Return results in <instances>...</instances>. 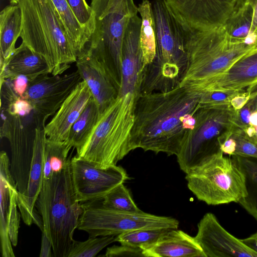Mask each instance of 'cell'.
<instances>
[{"label":"cell","instance_id":"1","mask_svg":"<svg viewBox=\"0 0 257 257\" xmlns=\"http://www.w3.org/2000/svg\"><path fill=\"white\" fill-rule=\"evenodd\" d=\"M201 93L179 85L166 92L137 95L131 151L178 154L195 122Z\"/></svg>","mask_w":257,"mask_h":257},{"label":"cell","instance_id":"2","mask_svg":"<svg viewBox=\"0 0 257 257\" xmlns=\"http://www.w3.org/2000/svg\"><path fill=\"white\" fill-rule=\"evenodd\" d=\"M156 54L142 71L140 93L166 92L178 86L187 65L186 46L191 29L176 17L165 0L151 3Z\"/></svg>","mask_w":257,"mask_h":257},{"label":"cell","instance_id":"3","mask_svg":"<svg viewBox=\"0 0 257 257\" xmlns=\"http://www.w3.org/2000/svg\"><path fill=\"white\" fill-rule=\"evenodd\" d=\"M22 14V42L46 62L52 75H61L76 62L78 54L51 0H19Z\"/></svg>","mask_w":257,"mask_h":257},{"label":"cell","instance_id":"4","mask_svg":"<svg viewBox=\"0 0 257 257\" xmlns=\"http://www.w3.org/2000/svg\"><path fill=\"white\" fill-rule=\"evenodd\" d=\"M256 48L231 41L223 28L207 31L191 29L186 46V67L179 85L199 92L237 60Z\"/></svg>","mask_w":257,"mask_h":257},{"label":"cell","instance_id":"5","mask_svg":"<svg viewBox=\"0 0 257 257\" xmlns=\"http://www.w3.org/2000/svg\"><path fill=\"white\" fill-rule=\"evenodd\" d=\"M90 7L94 28L83 51L98 60L119 90L123 39L130 19L138 14V7L134 0H91Z\"/></svg>","mask_w":257,"mask_h":257},{"label":"cell","instance_id":"6","mask_svg":"<svg viewBox=\"0 0 257 257\" xmlns=\"http://www.w3.org/2000/svg\"><path fill=\"white\" fill-rule=\"evenodd\" d=\"M137 94L118 95L100 115L90 138L76 156L101 167L115 166L130 152Z\"/></svg>","mask_w":257,"mask_h":257},{"label":"cell","instance_id":"7","mask_svg":"<svg viewBox=\"0 0 257 257\" xmlns=\"http://www.w3.org/2000/svg\"><path fill=\"white\" fill-rule=\"evenodd\" d=\"M187 187L208 205L238 203L246 195L244 175L233 157L219 149L186 174Z\"/></svg>","mask_w":257,"mask_h":257},{"label":"cell","instance_id":"8","mask_svg":"<svg viewBox=\"0 0 257 257\" xmlns=\"http://www.w3.org/2000/svg\"><path fill=\"white\" fill-rule=\"evenodd\" d=\"M72 153L63 170L54 175L49 209V238L55 257H68L83 211L77 199L71 174Z\"/></svg>","mask_w":257,"mask_h":257},{"label":"cell","instance_id":"9","mask_svg":"<svg viewBox=\"0 0 257 257\" xmlns=\"http://www.w3.org/2000/svg\"><path fill=\"white\" fill-rule=\"evenodd\" d=\"M81 204L83 211L77 229L86 232L89 237L117 236L142 229H178L179 224L178 220L171 217L110 209L102 204V200Z\"/></svg>","mask_w":257,"mask_h":257},{"label":"cell","instance_id":"10","mask_svg":"<svg viewBox=\"0 0 257 257\" xmlns=\"http://www.w3.org/2000/svg\"><path fill=\"white\" fill-rule=\"evenodd\" d=\"M235 110L200 108L195 122L177 155L180 168L186 174L213 153L210 143L221 132L232 125Z\"/></svg>","mask_w":257,"mask_h":257},{"label":"cell","instance_id":"11","mask_svg":"<svg viewBox=\"0 0 257 257\" xmlns=\"http://www.w3.org/2000/svg\"><path fill=\"white\" fill-rule=\"evenodd\" d=\"M71 168L74 189L81 203L102 200L113 188L129 179L120 166L101 167L77 156L72 157Z\"/></svg>","mask_w":257,"mask_h":257},{"label":"cell","instance_id":"12","mask_svg":"<svg viewBox=\"0 0 257 257\" xmlns=\"http://www.w3.org/2000/svg\"><path fill=\"white\" fill-rule=\"evenodd\" d=\"M186 27L200 31L223 28L246 0H165Z\"/></svg>","mask_w":257,"mask_h":257},{"label":"cell","instance_id":"13","mask_svg":"<svg viewBox=\"0 0 257 257\" xmlns=\"http://www.w3.org/2000/svg\"><path fill=\"white\" fill-rule=\"evenodd\" d=\"M82 80L79 72L50 76L42 74L30 81L25 94L33 107L36 123L53 116L76 86Z\"/></svg>","mask_w":257,"mask_h":257},{"label":"cell","instance_id":"14","mask_svg":"<svg viewBox=\"0 0 257 257\" xmlns=\"http://www.w3.org/2000/svg\"><path fill=\"white\" fill-rule=\"evenodd\" d=\"M8 114V113H7ZM1 127V137L7 138L11 152L10 171L19 193H23L28 184L32 161L35 132L31 133L19 115L5 116Z\"/></svg>","mask_w":257,"mask_h":257},{"label":"cell","instance_id":"15","mask_svg":"<svg viewBox=\"0 0 257 257\" xmlns=\"http://www.w3.org/2000/svg\"><path fill=\"white\" fill-rule=\"evenodd\" d=\"M197 226L194 238L206 257H257V253L228 232L214 214H205Z\"/></svg>","mask_w":257,"mask_h":257},{"label":"cell","instance_id":"16","mask_svg":"<svg viewBox=\"0 0 257 257\" xmlns=\"http://www.w3.org/2000/svg\"><path fill=\"white\" fill-rule=\"evenodd\" d=\"M141 18L138 15L130 20L121 48V80L118 95L139 93L143 70V54L140 44Z\"/></svg>","mask_w":257,"mask_h":257},{"label":"cell","instance_id":"17","mask_svg":"<svg viewBox=\"0 0 257 257\" xmlns=\"http://www.w3.org/2000/svg\"><path fill=\"white\" fill-rule=\"evenodd\" d=\"M76 65L101 114L118 96V88L102 64L88 52L84 51L78 56Z\"/></svg>","mask_w":257,"mask_h":257},{"label":"cell","instance_id":"18","mask_svg":"<svg viewBox=\"0 0 257 257\" xmlns=\"http://www.w3.org/2000/svg\"><path fill=\"white\" fill-rule=\"evenodd\" d=\"M92 97L87 83L82 80L64 101L51 120L45 125L44 129L47 139L55 142L66 141L72 126Z\"/></svg>","mask_w":257,"mask_h":257},{"label":"cell","instance_id":"19","mask_svg":"<svg viewBox=\"0 0 257 257\" xmlns=\"http://www.w3.org/2000/svg\"><path fill=\"white\" fill-rule=\"evenodd\" d=\"M45 126V123H43L35 127L34 152L27 188L23 193H19L17 197L21 217L29 226L33 223L35 203L42 184L44 149L47 139Z\"/></svg>","mask_w":257,"mask_h":257},{"label":"cell","instance_id":"20","mask_svg":"<svg viewBox=\"0 0 257 257\" xmlns=\"http://www.w3.org/2000/svg\"><path fill=\"white\" fill-rule=\"evenodd\" d=\"M257 85V48L234 63L221 75L214 78L199 91H242Z\"/></svg>","mask_w":257,"mask_h":257},{"label":"cell","instance_id":"21","mask_svg":"<svg viewBox=\"0 0 257 257\" xmlns=\"http://www.w3.org/2000/svg\"><path fill=\"white\" fill-rule=\"evenodd\" d=\"M141 248L144 257H206L194 237L178 229H169Z\"/></svg>","mask_w":257,"mask_h":257},{"label":"cell","instance_id":"22","mask_svg":"<svg viewBox=\"0 0 257 257\" xmlns=\"http://www.w3.org/2000/svg\"><path fill=\"white\" fill-rule=\"evenodd\" d=\"M0 82L23 75L30 81L44 74H50L45 60L22 42L16 48L5 65L0 68Z\"/></svg>","mask_w":257,"mask_h":257},{"label":"cell","instance_id":"23","mask_svg":"<svg viewBox=\"0 0 257 257\" xmlns=\"http://www.w3.org/2000/svg\"><path fill=\"white\" fill-rule=\"evenodd\" d=\"M16 185L10 171V161L7 153H0L1 212L0 237L3 257H15L8 232L11 189Z\"/></svg>","mask_w":257,"mask_h":257},{"label":"cell","instance_id":"24","mask_svg":"<svg viewBox=\"0 0 257 257\" xmlns=\"http://www.w3.org/2000/svg\"><path fill=\"white\" fill-rule=\"evenodd\" d=\"M22 30V14L19 5L5 8L0 14V68L16 49L15 44Z\"/></svg>","mask_w":257,"mask_h":257},{"label":"cell","instance_id":"25","mask_svg":"<svg viewBox=\"0 0 257 257\" xmlns=\"http://www.w3.org/2000/svg\"><path fill=\"white\" fill-rule=\"evenodd\" d=\"M232 42L257 47V31L253 22V11L247 3L242 6L223 27Z\"/></svg>","mask_w":257,"mask_h":257},{"label":"cell","instance_id":"26","mask_svg":"<svg viewBox=\"0 0 257 257\" xmlns=\"http://www.w3.org/2000/svg\"><path fill=\"white\" fill-rule=\"evenodd\" d=\"M100 115L98 106L92 96L72 126L66 140L72 148L76 149L77 154L80 152L90 138Z\"/></svg>","mask_w":257,"mask_h":257},{"label":"cell","instance_id":"27","mask_svg":"<svg viewBox=\"0 0 257 257\" xmlns=\"http://www.w3.org/2000/svg\"><path fill=\"white\" fill-rule=\"evenodd\" d=\"M51 1L79 56L88 42L91 33L81 26L66 0Z\"/></svg>","mask_w":257,"mask_h":257},{"label":"cell","instance_id":"28","mask_svg":"<svg viewBox=\"0 0 257 257\" xmlns=\"http://www.w3.org/2000/svg\"><path fill=\"white\" fill-rule=\"evenodd\" d=\"M138 10L142 19L140 39L143 54V71L155 57L156 39L151 3L149 0H143Z\"/></svg>","mask_w":257,"mask_h":257},{"label":"cell","instance_id":"29","mask_svg":"<svg viewBox=\"0 0 257 257\" xmlns=\"http://www.w3.org/2000/svg\"><path fill=\"white\" fill-rule=\"evenodd\" d=\"M72 147L65 141L55 142L46 139L44 155L42 183L52 181L55 174L61 172L68 162Z\"/></svg>","mask_w":257,"mask_h":257},{"label":"cell","instance_id":"30","mask_svg":"<svg viewBox=\"0 0 257 257\" xmlns=\"http://www.w3.org/2000/svg\"><path fill=\"white\" fill-rule=\"evenodd\" d=\"M245 178L246 195L238 203L257 221V158L232 156Z\"/></svg>","mask_w":257,"mask_h":257},{"label":"cell","instance_id":"31","mask_svg":"<svg viewBox=\"0 0 257 257\" xmlns=\"http://www.w3.org/2000/svg\"><path fill=\"white\" fill-rule=\"evenodd\" d=\"M102 203L107 208L117 210L134 212L142 211L123 183L118 184L110 191L102 199Z\"/></svg>","mask_w":257,"mask_h":257},{"label":"cell","instance_id":"32","mask_svg":"<svg viewBox=\"0 0 257 257\" xmlns=\"http://www.w3.org/2000/svg\"><path fill=\"white\" fill-rule=\"evenodd\" d=\"M171 228L142 229L121 233L116 241L121 244L141 247L156 241Z\"/></svg>","mask_w":257,"mask_h":257},{"label":"cell","instance_id":"33","mask_svg":"<svg viewBox=\"0 0 257 257\" xmlns=\"http://www.w3.org/2000/svg\"><path fill=\"white\" fill-rule=\"evenodd\" d=\"M116 236L89 237L84 241L74 240L68 257H94L107 245L116 241Z\"/></svg>","mask_w":257,"mask_h":257},{"label":"cell","instance_id":"34","mask_svg":"<svg viewBox=\"0 0 257 257\" xmlns=\"http://www.w3.org/2000/svg\"><path fill=\"white\" fill-rule=\"evenodd\" d=\"M242 91H211L200 92V108L229 109L232 98Z\"/></svg>","mask_w":257,"mask_h":257},{"label":"cell","instance_id":"35","mask_svg":"<svg viewBox=\"0 0 257 257\" xmlns=\"http://www.w3.org/2000/svg\"><path fill=\"white\" fill-rule=\"evenodd\" d=\"M230 137L236 142L232 156L257 158V143L246 137L242 129L232 127Z\"/></svg>","mask_w":257,"mask_h":257},{"label":"cell","instance_id":"36","mask_svg":"<svg viewBox=\"0 0 257 257\" xmlns=\"http://www.w3.org/2000/svg\"><path fill=\"white\" fill-rule=\"evenodd\" d=\"M81 26L92 33L94 28V20L90 6L85 0H66Z\"/></svg>","mask_w":257,"mask_h":257},{"label":"cell","instance_id":"37","mask_svg":"<svg viewBox=\"0 0 257 257\" xmlns=\"http://www.w3.org/2000/svg\"><path fill=\"white\" fill-rule=\"evenodd\" d=\"M19 193L16 185L11 189L10 210L8 220V232L10 240L13 246L18 243L19 229L20 222V214L18 212L17 197Z\"/></svg>","mask_w":257,"mask_h":257},{"label":"cell","instance_id":"38","mask_svg":"<svg viewBox=\"0 0 257 257\" xmlns=\"http://www.w3.org/2000/svg\"><path fill=\"white\" fill-rule=\"evenodd\" d=\"M2 111L6 112L10 115H19L25 117L33 112V107L27 99L18 97Z\"/></svg>","mask_w":257,"mask_h":257},{"label":"cell","instance_id":"39","mask_svg":"<svg viewBox=\"0 0 257 257\" xmlns=\"http://www.w3.org/2000/svg\"><path fill=\"white\" fill-rule=\"evenodd\" d=\"M105 257H132L143 256V250L141 248L125 244L113 245L107 248L105 253L101 255Z\"/></svg>","mask_w":257,"mask_h":257},{"label":"cell","instance_id":"40","mask_svg":"<svg viewBox=\"0 0 257 257\" xmlns=\"http://www.w3.org/2000/svg\"><path fill=\"white\" fill-rule=\"evenodd\" d=\"M29 82L28 77L23 75H18L12 80L13 89L20 97L25 99Z\"/></svg>","mask_w":257,"mask_h":257},{"label":"cell","instance_id":"41","mask_svg":"<svg viewBox=\"0 0 257 257\" xmlns=\"http://www.w3.org/2000/svg\"><path fill=\"white\" fill-rule=\"evenodd\" d=\"M252 91L243 92L242 91L234 96L230 101V105L234 110H238L243 107L251 98Z\"/></svg>","mask_w":257,"mask_h":257},{"label":"cell","instance_id":"42","mask_svg":"<svg viewBox=\"0 0 257 257\" xmlns=\"http://www.w3.org/2000/svg\"><path fill=\"white\" fill-rule=\"evenodd\" d=\"M52 244L51 240L46 233L42 232L41 247L40 252V257H52L53 256L52 252Z\"/></svg>","mask_w":257,"mask_h":257},{"label":"cell","instance_id":"43","mask_svg":"<svg viewBox=\"0 0 257 257\" xmlns=\"http://www.w3.org/2000/svg\"><path fill=\"white\" fill-rule=\"evenodd\" d=\"M240 240L247 247L257 253V231L248 237Z\"/></svg>","mask_w":257,"mask_h":257},{"label":"cell","instance_id":"44","mask_svg":"<svg viewBox=\"0 0 257 257\" xmlns=\"http://www.w3.org/2000/svg\"><path fill=\"white\" fill-rule=\"evenodd\" d=\"M246 3L248 4L252 8L253 11V22L257 31V0H246Z\"/></svg>","mask_w":257,"mask_h":257},{"label":"cell","instance_id":"45","mask_svg":"<svg viewBox=\"0 0 257 257\" xmlns=\"http://www.w3.org/2000/svg\"><path fill=\"white\" fill-rule=\"evenodd\" d=\"M249 125L257 126V111H253L250 116Z\"/></svg>","mask_w":257,"mask_h":257},{"label":"cell","instance_id":"46","mask_svg":"<svg viewBox=\"0 0 257 257\" xmlns=\"http://www.w3.org/2000/svg\"><path fill=\"white\" fill-rule=\"evenodd\" d=\"M11 5H18L19 0H8Z\"/></svg>","mask_w":257,"mask_h":257},{"label":"cell","instance_id":"47","mask_svg":"<svg viewBox=\"0 0 257 257\" xmlns=\"http://www.w3.org/2000/svg\"><path fill=\"white\" fill-rule=\"evenodd\" d=\"M254 127H255V130H256V137H257V126H254Z\"/></svg>","mask_w":257,"mask_h":257},{"label":"cell","instance_id":"48","mask_svg":"<svg viewBox=\"0 0 257 257\" xmlns=\"http://www.w3.org/2000/svg\"><path fill=\"white\" fill-rule=\"evenodd\" d=\"M255 143H257V141Z\"/></svg>","mask_w":257,"mask_h":257}]
</instances>
